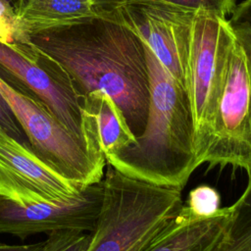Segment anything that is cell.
<instances>
[{"label":"cell","instance_id":"obj_15","mask_svg":"<svg viewBox=\"0 0 251 251\" xmlns=\"http://www.w3.org/2000/svg\"><path fill=\"white\" fill-rule=\"evenodd\" d=\"M91 236V232L76 228L56 229L47 234L41 251H86Z\"/></svg>","mask_w":251,"mask_h":251},{"label":"cell","instance_id":"obj_18","mask_svg":"<svg viewBox=\"0 0 251 251\" xmlns=\"http://www.w3.org/2000/svg\"><path fill=\"white\" fill-rule=\"evenodd\" d=\"M0 41L3 43L29 42V38L20 30L14 7L0 0Z\"/></svg>","mask_w":251,"mask_h":251},{"label":"cell","instance_id":"obj_14","mask_svg":"<svg viewBox=\"0 0 251 251\" xmlns=\"http://www.w3.org/2000/svg\"><path fill=\"white\" fill-rule=\"evenodd\" d=\"M231 210L230 221L215 251H240L251 246V176Z\"/></svg>","mask_w":251,"mask_h":251},{"label":"cell","instance_id":"obj_7","mask_svg":"<svg viewBox=\"0 0 251 251\" xmlns=\"http://www.w3.org/2000/svg\"><path fill=\"white\" fill-rule=\"evenodd\" d=\"M233 45L203 164L251 176V28L232 25Z\"/></svg>","mask_w":251,"mask_h":251},{"label":"cell","instance_id":"obj_21","mask_svg":"<svg viewBox=\"0 0 251 251\" xmlns=\"http://www.w3.org/2000/svg\"><path fill=\"white\" fill-rule=\"evenodd\" d=\"M43 244L44 241L23 245H11L0 242V251H41Z\"/></svg>","mask_w":251,"mask_h":251},{"label":"cell","instance_id":"obj_3","mask_svg":"<svg viewBox=\"0 0 251 251\" xmlns=\"http://www.w3.org/2000/svg\"><path fill=\"white\" fill-rule=\"evenodd\" d=\"M103 199L86 251H145L179 213L182 189L128 176L107 164Z\"/></svg>","mask_w":251,"mask_h":251},{"label":"cell","instance_id":"obj_13","mask_svg":"<svg viewBox=\"0 0 251 251\" xmlns=\"http://www.w3.org/2000/svg\"><path fill=\"white\" fill-rule=\"evenodd\" d=\"M84 103L94 116L105 159L136 141L122 111L108 95L90 92L85 95Z\"/></svg>","mask_w":251,"mask_h":251},{"label":"cell","instance_id":"obj_20","mask_svg":"<svg viewBox=\"0 0 251 251\" xmlns=\"http://www.w3.org/2000/svg\"><path fill=\"white\" fill-rule=\"evenodd\" d=\"M228 22L231 25H244L251 28V0H243L236 5Z\"/></svg>","mask_w":251,"mask_h":251},{"label":"cell","instance_id":"obj_6","mask_svg":"<svg viewBox=\"0 0 251 251\" xmlns=\"http://www.w3.org/2000/svg\"><path fill=\"white\" fill-rule=\"evenodd\" d=\"M0 93L43 162L81 186L103 179L107 162L102 151L75 138L39 100L1 75Z\"/></svg>","mask_w":251,"mask_h":251},{"label":"cell","instance_id":"obj_12","mask_svg":"<svg viewBox=\"0 0 251 251\" xmlns=\"http://www.w3.org/2000/svg\"><path fill=\"white\" fill-rule=\"evenodd\" d=\"M105 11L96 0H17L14 5L19 28L28 38L97 18Z\"/></svg>","mask_w":251,"mask_h":251},{"label":"cell","instance_id":"obj_1","mask_svg":"<svg viewBox=\"0 0 251 251\" xmlns=\"http://www.w3.org/2000/svg\"><path fill=\"white\" fill-rule=\"evenodd\" d=\"M29 40L65 67L84 96L105 93L134 136L143 132L149 107L144 44L108 9L97 18L33 34Z\"/></svg>","mask_w":251,"mask_h":251},{"label":"cell","instance_id":"obj_2","mask_svg":"<svg viewBox=\"0 0 251 251\" xmlns=\"http://www.w3.org/2000/svg\"><path fill=\"white\" fill-rule=\"evenodd\" d=\"M149 77L146 126L136 141L106 158L108 165L134 178L183 189L201 166L185 87L144 45Z\"/></svg>","mask_w":251,"mask_h":251},{"label":"cell","instance_id":"obj_16","mask_svg":"<svg viewBox=\"0 0 251 251\" xmlns=\"http://www.w3.org/2000/svg\"><path fill=\"white\" fill-rule=\"evenodd\" d=\"M221 196L218 190L210 185L201 184L188 193L183 203L186 210L194 217L202 218L212 216L220 210Z\"/></svg>","mask_w":251,"mask_h":251},{"label":"cell","instance_id":"obj_23","mask_svg":"<svg viewBox=\"0 0 251 251\" xmlns=\"http://www.w3.org/2000/svg\"><path fill=\"white\" fill-rule=\"evenodd\" d=\"M5 1H7L8 3H10V4L14 7V5H15V3H16V1H17V0H5Z\"/></svg>","mask_w":251,"mask_h":251},{"label":"cell","instance_id":"obj_11","mask_svg":"<svg viewBox=\"0 0 251 251\" xmlns=\"http://www.w3.org/2000/svg\"><path fill=\"white\" fill-rule=\"evenodd\" d=\"M231 213V206H227L212 216L197 218L182 205L176 217L145 251H215Z\"/></svg>","mask_w":251,"mask_h":251},{"label":"cell","instance_id":"obj_8","mask_svg":"<svg viewBox=\"0 0 251 251\" xmlns=\"http://www.w3.org/2000/svg\"><path fill=\"white\" fill-rule=\"evenodd\" d=\"M111 15L133 31L162 66L185 87V64L194 11L138 0H119Z\"/></svg>","mask_w":251,"mask_h":251},{"label":"cell","instance_id":"obj_4","mask_svg":"<svg viewBox=\"0 0 251 251\" xmlns=\"http://www.w3.org/2000/svg\"><path fill=\"white\" fill-rule=\"evenodd\" d=\"M0 75L39 100L75 138L102 151L84 95L56 59L29 42L0 41Z\"/></svg>","mask_w":251,"mask_h":251},{"label":"cell","instance_id":"obj_24","mask_svg":"<svg viewBox=\"0 0 251 251\" xmlns=\"http://www.w3.org/2000/svg\"><path fill=\"white\" fill-rule=\"evenodd\" d=\"M240 251H251V246H249V247H247V248H244V249H242V250H240Z\"/></svg>","mask_w":251,"mask_h":251},{"label":"cell","instance_id":"obj_17","mask_svg":"<svg viewBox=\"0 0 251 251\" xmlns=\"http://www.w3.org/2000/svg\"><path fill=\"white\" fill-rule=\"evenodd\" d=\"M119 1V0H118ZM117 1V2H118ZM165 4L188 11L206 10L220 16L231 15L236 7V0H138Z\"/></svg>","mask_w":251,"mask_h":251},{"label":"cell","instance_id":"obj_9","mask_svg":"<svg viewBox=\"0 0 251 251\" xmlns=\"http://www.w3.org/2000/svg\"><path fill=\"white\" fill-rule=\"evenodd\" d=\"M86 186L65 177L0 127V196L20 204L66 203Z\"/></svg>","mask_w":251,"mask_h":251},{"label":"cell","instance_id":"obj_5","mask_svg":"<svg viewBox=\"0 0 251 251\" xmlns=\"http://www.w3.org/2000/svg\"><path fill=\"white\" fill-rule=\"evenodd\" d=\"M233 39V27L226 17L206 10L195 13L185 64V89L201 165L225 86Z\"/></svg>","mask_w":251,"mask_h":251},{"label":"cell","instance_id":"obj_22","mask_svg":"<svg viewBox=\"0 0 251 251\" xmlns=\"http://www.w3.org/2000/svg\"><path fill=\"white\" fill-rule=\"evenodd\" d=\"M99 5L104 8V9H108L109 7H111L113 4H115L118 0H96Z\"/></svg>","mask_w":251,"mask_h":251},{"label":"cell","instance_id":"obj_19","mask_svg":"<svg viewBox=\"0 0 251 251\" xmlns=\"http://www.w3.org/2000/svg\"><path fill=\"white\" fill-rule=\"evenodd\" d=\"M0 127L3 128L9 135L17 139L23 144H25L30 147L29 142L20 126L18 120L13 114L10 106L0 93ZM31 148V147H30Z\"/></svg>","mask_w":251,"mask_h":251},{"label":"cell","instance_id":"obj_10","mask_svg":"<svg viewBox=\"0 0 251 251\" xmlns=\"http://www.w3.org/2000/svg\"><path fill=\"white\" fill-rule=\"evenodd\" d=\"M103 199L102 180L84 187L69 202L20 204L0 196V233L21 239L56 229L76 228L92 232Z\"/></svg>","mask_w":251,"mask_h":251}]
</instances>
